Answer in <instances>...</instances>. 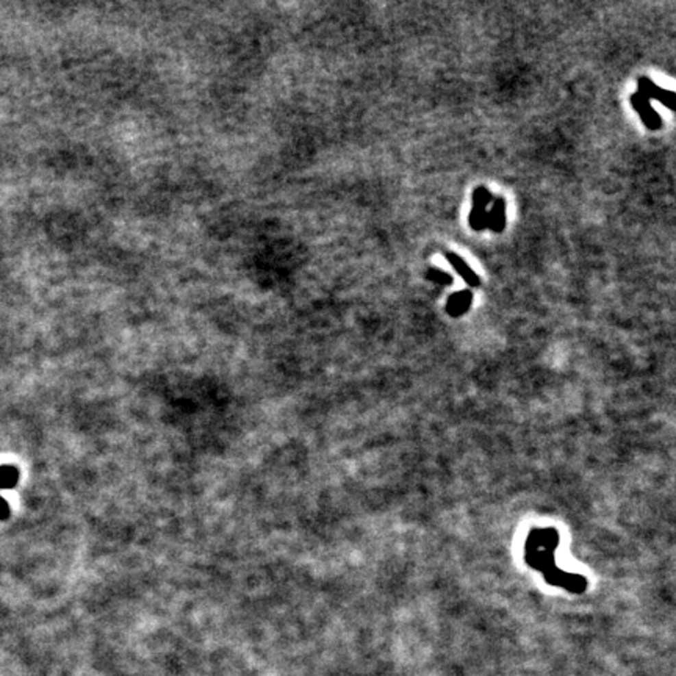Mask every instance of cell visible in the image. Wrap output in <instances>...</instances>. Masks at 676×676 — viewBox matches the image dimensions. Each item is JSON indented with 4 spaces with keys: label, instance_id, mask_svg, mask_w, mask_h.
<instances>
[{
    "label": "cell",
    "instance_id": "obj_1",
    "mask_svg": "<svg viewBox=\"0 0 676 676\" xmlns=\"http://www.w3.org/2000/svg\"><path fill=\"white\" fill-rule=\"evenodd\" d=\"M493 201V196L490 191H488L486 186H477V188L473 191V205L470 212L468 223L471 225L473 230H481L488 227V210L487 207Z\"/></svg>",
    "mask_w": 676,
    "mask_h": 676
},
{
    "label": "cell",
    "instance_id": "obj_2",
    "mask_svg": "<svg viewBox=\"0 0 676 676\" xmlns=\"http://www.w3.org/2000/svg\"><path fill=\"white\" fill-rule=\"evenodd\" d=\"M637 95L644 96L645 99H648V101L655 99V101L664 103V105L670 110L673 108V99H675L673 92L664 90V88L656 85L655 82L648 79V77H640V79L637 80Z\"/></svg>",
    "mask_w": 676,
    "mask_h": 676
},
{
    "label": "cell",
    "instance_id": "obj_3",
    "mask_svg": "<svg viewBox=\"0 0 676 676\" xmlns=\"http://www.w3.org/2000/svg\"><path fill=\"white\" fill-rule=\"evenodd\" d=\"M631 105H633L636 112L639 113L642 123L645 124V127L648 130H659L662 127V119L658 114L656 110L651 107V102L648 101V99L634 92V95L631 96Z\"/></svg>",
    "mask_w": 676,
    "mask_h": 676
},
{
    "label": "cell",
    "instance_id": "obj_4",
    "mask_svg": "<svg viewBox=\"0 0 676 676\" xmlns=\"http://www.w3.org/2000/svg\"><path fill=\"white\" fill-rule=\"evenodd\" d=\"M445 257H447V260L451 263V266H453L455 269V273H458L459 276L465 280L468 287H471V288L479 287V284H481L479 277L476 276V273L473 271L468 265H466V262L464 260V258L459 257L458 254H454V252H447Z\"/></svg>",
    "mask_w": 676,
    "mask_h": 676
},
{
    "label": "cell",
    "instance_id": "obj_5",
    "mask_svg": "<svg viewBox=\"0 0 676 676\" xmlns=\"http://www.w3.org/2000/svg\"><path fill=\"white\" fill-rule=\"evenodd\" d=\"M473 302V293L470 290H462L451 295L447 302V313L451 316H460L468 312Z\"/></svg>",
    "mask_w": 676,
    "mask_h": 676
},
{
    "label": "cell",
    "instance_id": "obj_6",
    "mask_svg": "<svg viewBox=\"0 0 676 676\" xmlns=\"http://www.w3.org/2000/svg\"><path fill=\"white\" fill-rule=\"evenodd\" d=\"M493 205L488 210V229L495 234H501L505 227V201L503 197H495Z\"/></svg>",
    "mask_w": 676,
    "mask_h": 676
},
{
    "label": "cell",
    "instance_id": "obj_7",
    "mask_svg": "<svg viewBox=\"0 0 676 676\" xmlns=\"http://www.w3.org/2000/svg\"><path fill=\"white\" fill-rule=\"evenodd\" d=\"M19 481V471L18 468L11 465H3L0 466V488L2 490H10L13 488Z\"/></svg>",
    "mask_w": 676,
    "mask_h": 676
},
{
    "label": "cell",
    "instance_id": "obj_8",
    "mask_svg": "<svg viewBox=\"0 0 676 676\" xmlns=\"http://www.w3.org/2000/svg\"><path fill=\"white\" fill-rule=\"evenodd\" d=\"M426 279L431 280V282H434V284H438V285H451L454 280L449 273L442 271V269H437V268H431L429 271L426 273Z\"/></svg>",
    "mask_w": 676,
    "mask_h": 676
},
{
    "label": "cell",
    "instance_id": "obj_9",
    "mask_svg": "<svg viewBox=\"0 0 676 676\" xmlns=\"http://www.w3.org/2000/svg\"><path fill=\"white\" fill-rule=\"evenodd\" d=\"M8 516H10V505L2 497H0V520H7Z\"/></svg>",
    "mask_w": 676,
    "mask_h": 676
}]
</instances>
